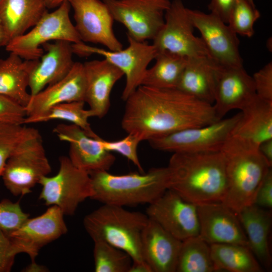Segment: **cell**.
I'll use <instances>...</instances> for the list:
<instances>
[{"label":"cell","instance_id":"1","mask_svg":"<svg viewBox=\"0 0 272 272\" xmlns=\"http://www.w3.org/2000/svg\"><path fill=\"white\" fill-rule=\"evenodd\" d=\"M125 102L122 128L141 142L220 120L213 104L178 89L140 85Z\"/></svg>","mask_w":272,"mask_h":272},{"label":"cell","instance_id":"2","mask_svg":"<svg viewBox=\"0 0 272 272\" xmlns=\"http://www.w3.org/2000/svg\"><path fill=\"white\" fill-rule=\"evenodd\" d=\"M167 167L169 189L186 201L196 206L223 201L227 181L221 151L173 153Z\"/></svg>","mask_w":272,"mask_h":272},{"label":"cell","instance_id":"3","mask_svg":"<svg viewBox=\"0 0 272 272\" xmlns=\"http://www.w3.org/2000/svg\"><path fill=\"white\" fill-rule=\"evenodd\" d=\"M220 151L225 160L227 181L222 203L238 213L254 203L257 190L271 166L258 148L232 134Z\"/></svg>","mask_w":272,"mask_h":272},{"label":"cell","instance_id":"4","mask_svg":"<svg viewBox=\"0 0 272 272\" xmlns=\"http://www.w3.org/2000/svg\"><path fill=\"white\" fill-rule=\"evenodd\" d=\"M93 193L91 199L121 207L150 204L169 187L167 167L153 168L147 173L114 175L108 171L89 173Z\"/></svg>","mask_w":272,"mask_h":272},{"label":"cell","instance_id":"5","mask_svg":"<svg viewBox=\"0 0 272 272\" xmlns=\"http://www.w3.org/2000/svg\"><path fill=\"white\" fill-rule=\"evenodd\" d=\"M148 220L143 213L103 204L87 215L83 224L93 241H104L125 252L132 261H142V234Z\"/></svg>","mask_w":272,"mask_h":272},{"label":"cell","instance_id":"6","mask_svg":"<svg viewBox=\"0 0 272 272\" xmlns=\"http://www.w3.org/2000/svg\"><path fill=\"white\" fill-rule=\"evenodd\" d=\"M51 171L41 136L37 129L9 158L1 177L12 194L24 195L30 193L41 178Z\"/></svg>","mask_w":272,"mask_h":272},{"label":"cell","instance_id":"7","mask_svg":"<svg viewBox=\"0 0 272 272\" xmlns=\"http://www.w3.org/2000/svg\"><path fill=\"white\" fill-rule=\"evenodd\" d=\"M71 6L63 3L55 11L46 12L28 32L11 40L7 51L25 60L39 59L44 53L41 47L51 41L63 40L71 43L82 42L70 17Z\"/></svg>","mask_w":272,"mask_h":272},{"label":"cell","instance_id":"8","mask_svg":"<svg viewBox=\"0 0 272 272\" xmlns=\"http://www.w3.org/2000/svg\"><path fill=\"white\" fill-rule=\"evenodd\" d=\"M59 168L53 176H45L39 198L46 206L58 207L64 215H74L79 205L91 198L92 186L89 173L75 166L68 157L59 158Z\"/></svg>","mask_w":272,"mask_h":272},{"label":"cell","instance_id":"9","mask_svg":"<svg viewBox=\"0 0 272 272\" xmlns=\"http://www.w3.org/2000/svg\"><path fill=\"white\" fill-rule=\"evenodd\" d=\"M241 116L239 112L208 125L178 130L148 141L153 149L173 153L220 151Z\"/></svg>","mask_w":272,"mask_h":272},{"label":"cell","instance_id":"10","mask_svg":"<svg viewBox=\"0 0 272 272\" xmlns=\"http://www.w3.org/2000/svg\"><path fill=\"white\" fill-rule=\"evenodd\" d=\"M127 36L128 47L116 51L92 46L83 42L72 44L74 54L80 56L100 55L123 72L126 83L121 98L125 101L141 85L149 64L158 52L153 44L138 41Z\"/></svg>","mask_w":272,"mask_h":272},{"label":"cell","instance_id":"11","mask_svg":"<svg viewBox=\"0 0 272 272\" xmlns=\"http://www.w3.org/2000/svg\"><path fill=\"white\" fill-rule=\"evenodd\" d=\"M194 28L181 0L171 2L164 14V23L154 38L158 52L167 51L185 58L210 56L201 38L193 34Z\"/></svg>","mask_w":272,"mask_h":272},{"label":"cell","instance_id":"12","mask_svg":"<svg viewBox=\"0 0 272 272\" xmlns=\"http://www.w3.org/2000/svg\"><path fill=\"white\" fill-rule=\"evenodd\" d=\"M127 35L141 42L153 40L163 27L169 0H103Z\"/></svg>","mask_w":272,"mask_h":272},{"label":"cell","instance_id":"13","mask_svg":"<svg viewBox=\"0 0 272 272\" xmlns=\"http://www.w3.org/2000/svg\"><path fill=\"white\" fill-rule=\"evenodd\" d=\"M146 214L181 241L199 235L197 206L170 189L149 205Z\"/></svg>","mask_w":272,"mask_h":272},{"label":"cell","instance_id":"14","mask_svg":"<svg viewBox=\"0 0 272 272\" xmlns=\"http://www.w3.org/2000/svg\"><path fill=\"white\" fill-rule=\"evenodd\" d=\"M63 216L58 207L51 206L42 215L28 218L19 228L8 235L17 254L26 253L32 262H34L44 246L67 232Z\"/></svg>","mask_w":272,"mask_h":272},{"label":"cell","instance_id":"15","mask_svg":"<svg viewBox=\"0 0 272 272\" xmlns=\"http://www.w3.org/2000/svg\"><path fill=\"white\" fill-rule=\"evenodd\" d=\"M188 13L212 58L222 65L243 66L237 34L227 24L211 13L188 9Z\"/></svg>","mask_w":272,"mask_h":272},{"label":"cell","instance_id":"16","mask_svg":"<svg viewBox=\"0 0 272 272\" xmlns=\"http://www.w3.org/2000/svg\"><path fill=\"white\" fill-rule=\"evenodd\" d=\"M74 11L75 28L82 42L100 44L107 49L123 48L113 29L114 19L106 5L100 0H68Z\"/></svg>","mask_w":272,"mask_h":272},{"label":"cell","instance_id":"17","mask_svg":"<svg viewBox=\"0 0 272 272\" xmlns=\"http://www.w3.org/2000/svg\"><path fill=\"white\" fill-rule=\"evenodd\" d=\"M59 140L70 145L69 156L72 164L88 173L95 171H108L115 157L103 148L96 138L89 136L79 126L71 124H59L53 129Z\"/></svg>","mask_w":272,"mask_h":272},{"label":"cell","instance_id":"18","mask_svg":"<svg viewBox=\"0 0 272 272\" xmlns=\"http://www.w3.org/2000/svg\"><path fill=\"white\" fill-rule=\"evenodd\" d=\"M199 236L208 244H235L248 247L237 213L222 202L197 206Z\"/></svg>","mask_w":272,"mask_h":272},{"label":"cell","instance_id":"19","mask_svg":"<svg viewBox=\"0 0 272 272\" xmlns=\"http://www.w3.org/2000/svg\"><path fill=\"white\" fill-rule=\"evenodd\" d=\"M255 95L252 78L243 66L219 64L213 103L219 119L232 110H241Z\"/></svg>","mask_w":272,"mask_h":272},{"label":"cell","instance_id":"20","mask_svg":"<svg viewBox=\"0 0 272 272\" xmlns=\"http://www.w3.org/2000/svg\"><path fill=\"white\" fill-rule=\"evenodd\" d=\"M72 43L63 40L42 45L45 51L32 69L29 78L31 96L63 79L70 72L75 62Z\"/></svg>","mask_w":272,"mask_h":272},{"label":"cell","instance_id":"21","mask_svg":"<svg viewBox=\"0 0 272 272\" xmlns=\"http://www.w3.org/2000/svg\"><path fill=\"white\" fill-rule=\"evenodd\" d=\"M85 91L84 64L75 62L70 72L63 79L31 97L25 107L27 116L41 114L60 103L85 101Z\"/></svg>","mask_w":272,"mask_h":272},{"label":"cell","instance_id":"22","mask_svg":"<svg viewBox=\"0 0 272 272\" xmlns=\"http://www.w3.org/2000/svg\"><path fill=\"white\" fill-rule=\"evenodd\" d=\"M181 242L149 218L142 234L143 260L153 272H176Z\"/></svg>","mask_w":272,"mask_h":272},{"label":"cell","instance_id":"23","mask_svg":"<svg viewBox=\"0 0 272 272\" xmlns=\"http://www.w3.org/2000/svg\"><path fill=\"white\" fill-rule=\"evenodd\" d=\"M83 64L86 78L85 102L94 117L102 118L109 110L113 86L124 74L105 59L90 60Z\"/></svg>","mask_w":272,"mask_h":272},{"label":"cell","instance_id":"24","mask_svg":"<svg viewBox=\"0 0 272 272\" xmlns=\"http://www.w3.org/2000/svg\"><path fill=\"white\" fill-rule=\"evenodd\" d=\"M241 111L232 135L257 148L272 139V101L256 94Z\"/></svg>","mask_w":272,"mask_h":272},{"label":"cell","instance_id":"25","mask_svg":"<svg viewBox=\"0 0 272 272\" xmlns=\"http://www.w3.org/2000/svg\"><path fill=\"white\" fill-rule=\"evenodd\" d=\"M219 65L210 56L187 58L177 89L197 99L213 104Z\"/></svg>","mask_w":272,"mask_h":272},{"label":"cell","instance_id":"26","mask_svg":"<svg viewBox=\"0 0 272 272\" xmlns=\"http://www.w3.org/2000/svg\"><path fill=\"white\" fill-rule=\"evenodd\" d=\"M237 215L245 233L248 247L258 261L270 269L271 257L269 235L272 221L271 211L253 204L242 209Z\"/></svg>","mask_w":272,"mask_h":272},{"label":"cell","instance_id":"27","mask_svg":"<svg viewBox=\"0 0 272 272\" xmlns=\"http://www.w3.org/2000/svg\"><path fill=\"white\" fill-rule=\"evenodd\" d=\"M47 9L43 0H0V26L10 41L32 28Z\"/></svg>","mask_w":272,"mask_h":272},{"label":"cell","instance_id":"28","mask_svg":"<svg viewBox=\"0 0 272 272\" xmlns=\"http://www.w3.org/2000/svg\"><path fill=\"white\" fill-rule=\"evenodd\" d=\"M38 60H23L12 52L0 58V94L26 107L31 97L27 91L30 75Z\"/></svg>","mask_w":272,"mask_h":272},{"label":"cell","instance_id":"29","mask_svg":"<svg viewBox=\"0 0 272 272\" xmlns=\"http://www.w3.org/2000/svg\"><path fill=\"white\" fill-rule=\"evenodd\" d=\"M215 271L261 272L263 269L248 246L235 244H210Z\"/></svg>","mask_w":272,"mask_h":272},{"label":"cell","instance_id":"30","mask_svg":"<svg viewBox=\"0 0 272 272\" xmlns=\"http://www.w3.org/2000/svg\"><path fill=\"white\" fill-rule=\"evenodd\" d=\"M155 64L148 69L141 85L161 89H177L187 58L167 51L158 52Z\"/></svg>","mask_w":272,"mask_h":272},{"label":"cell","instance_id":"31","mask_svg":"<svg viewBox=\"0 0 272 272\" xmlns=\"http://www.w3.org/2000/svg\"><path fill=\"white\" fill-rule=\"evenodd\" d=\"M85 101H74L55 105L41 114L27 116L24 124L52 120H65L79 126L89 136L95 138L98 135L92 130L88 121L90 117H94V114L90 109H85Z\"/></svg>","mask_w":272,"mask_h":272},{"label":"cell","instance_id":"32","mask_svg":"<svg viewBox=\"0 0 272 272\" xmlns=\"http://www.w3.org/2000/svg\"><path fill=\"white\" fill-rule=\"evenodd\" d=\"M215 271L210 245L199 235L182 241L176 272Z\"/></svg>","mask_w":272,"mask_h":272},{"label":"cell","instance_id":"33","mask_svg":"<svg viewBox=\"0 0 272 272\" xmlns=\"http://www.w3.org/2000/svg\"><path fill=\"white\" fill-rule=\"evenodd\" d=\"M94 243L96 272H128L132 259L127 253L104 241Z\"/></svg>","mask_w":272,"mask_h":272},{"label":"cell","instance_id":"34","mask_svg":"<svg viewBox=\"0 0 272 272\" xmlns=\"http://www.w3.org/2000/svg\"><path fill=\"white\" fill-rule=\"evenodd\" d=\"M36 130L23 125L0 122V177L9 158Z\"/></svg>","mask_w":272,"mask_h":272},{"label":"cell","instance_id":"35","mask_svg":"<svg viewBox=\"0 0 272 272\" xmlns=\"http://www.w3.org/2000/svg\"><path fill=\"white\" fill-rule=\"evenodd\" d=\"M260 17V13L255 4L248 0H237L227 24L236 34L251 37L254 33V23Z\"/></svg>","mask_w":272,"mask_h":272},{"label":"cell","instance_id":"36","mask_svg":"<svg viewBox=\"0 0 272 272\" xmlns=\"http://www.w3.org/2000/svg\"><path fill=\"white\" fill-rule=\"evenodd\" d=\"M28 218L29 214L23 211L19 201L4 199L0 202V230L7 235L16 230Z\"/></svg>","mask_w":272,"mask_h":272},{"label":"cell","instance_id":"37","mask_svg":"<svg viewBox=\"0 0 272 272\" xmlns=\"http://www.w3.org/2000/svg\"><path fill=\"white\" fill-rule=\"evenodd\" d=\"M98 141L104 149L110 152H115L126 157L138 169L140 173L145 172L140 161L137 148L141 141L134 135L127 133L122 139L109 141L99 137Z\"/></svg>","mask_w":272,"mask_h":272},{"label":"cell","instance_id":"38","mask_svg":"<svg viewBox=\"0 0 272 272\" xmlns=\"http://www.w3.org/2000/svg\"><path fill=\"white\" fill-rule=\"evenodd\" d=\"M26 117L25 107L0 94V122L23 125Z\"/></svg>","mask_w":272,"mask_h":272},{"label":"cell","instance_id":"39","mask_svg":"<svg viewBox=\"0 0 272 272\" xmlns=\"http://www.w3.org/2000/svg\"><path fill=\"white\" fill-rule=\"evenodd\" d=\"M256 94L272 101V63L269 62L252 77Z\"/></svg>","mask_w":272,"mask_h":272},{"label":"cell","instance_id":"40","mask_svg":"<svg viewBox=\"0 0 272 272\" xmlns=\"http://www.w3.org/2000/svg\"><path fill=\"white\" fill-rule=\"evenodd\" d=\"M17 255L9 237L0 230V272L11 271Z\"/></svg>","mask_w":272,"mask_h":272},{"label":"cell","instance_id":"41","mask_svg":"<svg viewBox=\"0 0 272 272\" xmlns=\"http://www.w3.org/2000/svg\"><path fill=\"white\" fill-rule=\"evenodd\" d=\"M254 205L269 210L272 207V171H268L262 181L256 194Z\"/></svg>","mask_w":272,"mask_h":272},{"label":"cell","instance_id":"42","mask_svg":"<svg viewBox=\"0 0 272 272\" xmlns=\"http://www.w3.org/2000/svg\"><path fill=\"white\" fill-rule=\"evenodd\" d=\"M237 0H211L208 5L210 13L227 24L230 13Z\"/></svg>","mask_w":272,"mask_h":272},{"label":"cell","instance_id":"43","mask_svg":"<svg viewBox=\"0 0 272 272\" xmlns=\"http://www.w3.org/2000/svg\"><path fill=\"white\" fill-rule=\"evenodd\" d=\"M258 150L266 159L269 165H272V139L262 143L258 147Z\"/></svg>","mask_w":272,"mask_h":272},{"label":"cell","instance_id":"44","mask_svg":"<svg viewBox=\"0 0 272 272\" xmlns=\"http://www.w3.org/2000/svg\"><path fill=\"white\" fill-rule=\"evenodd\" d=\"M128 272H153L151 268L145 261H132Z\"/></svg>","mask_w":272,"mask_h":272},{"label":"cell","instance_id":"45","mask_svg":"<svg viewBox=\"0 0 272 272\" xmlns=\"http://www.w3.org/2000/svg\"><path fill=\"white\" fill-rule=\"evenodd\" d=\"M47 9L57 8L68 0H43Z\"/></svg>","mask_w":272,"mask_h":272},{"label":"cell","instance_id":"46","mask_svg":"<svg viewBox=\"0 0 272 272\" xmlns=\"http://www.w3.org/2000/svg\"><path fill=\"white\" fill-rule=\"evenodd\" d=\"M9 41V39L5 32L0 26V47L4 46H6Z\"/></svg>","mask_w":272,"mask_h":272},{"label":"cell","instance_id":"47","mask_svg":"<svg viewBox=\"0 0 272 272\" xmlns=\"http://www.w3.org/2000/svg\"><path fill=\"white\" fill-rule=\"evenodd\" d=\"M249 2H250L251 4H254V0H248Z\"/></svg>","mask_w":272,"mask_h":272}]
</instances>
